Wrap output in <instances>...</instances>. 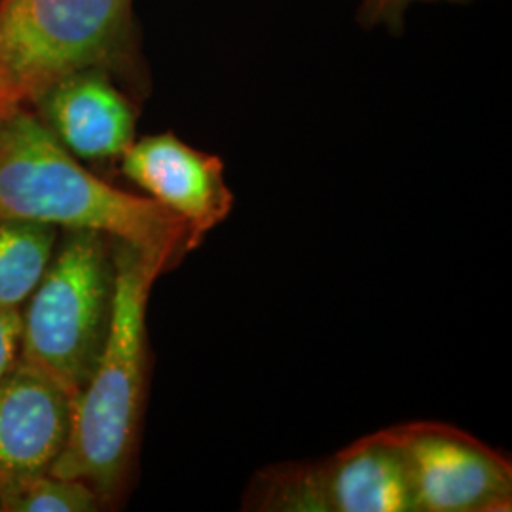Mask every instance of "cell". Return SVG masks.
Returning a JSON list of instances; mask_svg holds the SVG:
<instances>
[{
    "label": "cell",
    "mask_w": 512,
    "mask_h": 512,
    "mask_svg": "<svg viewBox=\"0 0 512 512\" xmlns=\"http://www.w3.org/2000/svg\"><path fill=\"white\" fill-rule=\"evenodd\" d=\"M21 334L23 310L0 308V380L19 363Z\"/></svg>",
    "instance_id": "cell-13"
},
{
    "label": "cell",
    "mask_w": 512,
    "mask_h": 512,
    "mask_svg": "<svg viewBox=\"0 0 512 512\" xmlns=\"http://www.w3.org/2000/svg\"><path fill=\"white\" fill-rule=\"evenodd\" d=\"M73 399L31 366L18 363L0 380V486L48 473L63 452Z\"/></svg>",
    "instance_id": "cell-9"
},
{
    "label": "cell",
    "mask_w": 512,
    "mask_h": 512,
    "mask_svg": "<svg viewBox=\"0 0 512 512\" xmlns=\"http://www.w3.org/2000/svg\"><path fill=\"white\" fill-rule=\"evenodd\" d=\"M120 160L124 177L188 226L192 251L232 213L234 194L222 160L186 145L173 131L135 139Z\"/></svg>",
    "instance_id": "cell-7"
},
{
    "label": "cell",
    "mask_w": 512,
    "mask_h": 512,
    "mask_svg": "<svg viewBox=\"0 0 512 512\" xmlns=\"http://www.w3.org/2000/svg\"><path fill=\"white\" fill-rule=\"evenodd\" d=\"M93 230L162 258L190 247L183 220L148 196L105 183L63 147L31 107L0 112V220Z\"/></svg>",
    "instance_id": "cell-1"
},
{
    "label": "cell",
    "mask_w": 512,
    "mask_h": 512,
    "mask_svg": "<svg viewBox=\"0 0 512 512\" xmlns=\"http://www.w3.org/2000/svg\"><path fill=\"white\" fill-rule=\"evenodd\" d=\"M247 511L414 512L403 452L391 429L319 461L279 463L253 478Z\"/></svg>",
    "instance_id": "cell-5"
},
{
    "label": "cell",
    "mask_w": 512,
    "mask_h": 512,
    "mask_svg": "<svg viewBox=\"0 0 512 512\" xmlns=\"http://www.w3.org/2000/svg\"><path fill=\"white\" fill-rule=\"evenodd\" d=\"M31 109L76 160H116L135 141V107L103 69L65 76Z\"/></svg>",
    "instance_id": "cell-8"
},
{
    "label": "cell",
    "mask_w": 512,
    "mask_h": 512,
    "mask_svg": "<svg viewBox=\"0 0 512 512\" xmlns=\"http://www.w3.org/2000/svg\"><path fill=\"white\" fill-rule=\"evenodd\" d=\"M133 0H0V112L31 107L69 74L126 73Z\"/></svg>",
    "instance_id": "cell-4"
},
{
    "label": "cell",
    "mask_w": 512,
    "mask_h": 512,
    "mask_svg": "<svg viewBox=\"0 0 512 512\" xmlns=\"http://www.w3.org/2000/svg\"><path fill=\"white\" fill-rule=\"evenodd\" d=\"M116 239L93 230H61L54 258L23 306L19 363L76 399L109 338Z\"/></svg>",
    "instance_id": "cell-3"
},
{
    "label": "cell",
    "mask_w": 512,
    "mask_h": 512,
    "mask_svg": "<svg viewBox=\"0 0 512 512\" xmlns=\"http://www.w3.org/2000/svg\"><path fill=\"white\" fill-rule=\"evenodd\" d=\"M389 429L403 452L412 511H511L512 465L503 454L437 421Z\"/></svg>",
    "instance_id": "cell-6"
},
{
    "label": "cell",
    "mask_w": 512,
    "mask_h": 512,
    "mask_svg": "<svg viewBox=\"0 0 512 512\" xmlns=\"http://www.w3.org/2000/svg\"><path fill=\"white\" fill-rule=\"evenodd\" d=\"M116 287L109 338L92 378L73 401L69 440L50 473L86 482L109 509L126 492L147 395V311L169 264L114 243Z\"/></svg>",
    "instance_id": "cell-2"
},
{
    "label": "cell",
    "mask_w": 512,
    "mask_h": 512,
    "mask_svg": "<svg viewBox=\"0 0 512 512\" xmlns=\"http://www.w3.org/2000/svg\"><path fill=\"white\" fill-rule=\"evenodd\" d=\"M418 2L461 4V2H469V0H361L357 18L365 25L366 29L385 27L387 31L401 33L408 8Z\"/></svg>",
    "instance_id": "cell-12"
},
{
    "label": "cell",
    "mask_w": 512,
    "mask_h": 512,
    "mask_svg": "<svg viewBox=\"0 0 512 512\" xmlns=\"http://www.w3.org/2000/svg\"><path fill=\"white\" fill-rule=\"evenodd\" d=\"M61 230L31 220H0V308L23 310L50 268Z\"/></svg>",
    "instance_id": "cell-10"
},
{
    "label": "cell",
    "mask_w": 512,
    "mask_h": 512,
    "mask_svg": "<svg viewBox=\"0 0 512 512\" xmlns=\"http://www.w3.org/2000/svg\"><path fill=\"white\" fill-rule=\"evenodd\" d=\"M105 509L86 482L48 473L0 486V512H97Z\"/></svg>",
    "instance_id": "cell-11"
}]
</instances>
